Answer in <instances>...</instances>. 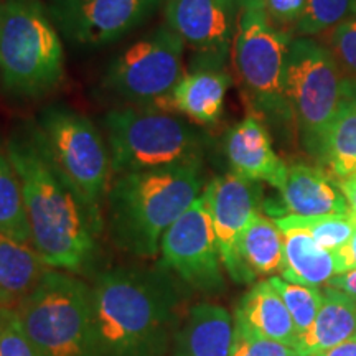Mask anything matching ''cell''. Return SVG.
<instances>
[{"label":"cell","mask_w":356,"mask_h":356,"mask_svg":"<svg viewBox=\"0 0 356 356\" xmlns=\"http://www.w3.org/2000/svg\"><path fill=\"white\" fill-rule=\"evenodd\" d=\"M184 286L160 267H114L91 284L92 355L167 356L180 327Z\"/></svg>","instance_id":"6da1fadb"},{"label":"cell","mask_w":356,"mask_h":356,"mask_svg":"<svg viewBox=\"0 0 356 356\" xmlns=\"http://www.w3.org/2000/svg\"><path fill=\"white\" fill-rule=\"evenodd\" d=\"M6 150L20 178L33 248L53 269L91 273L102 228L53 165L33 126L13 134Z\"/></svg>","instance_id":"7a4b0ae2"},{"label":"cell","mask_w":356,"mask_h":356,"mask_svg":"<svg viewBox=\"0 0 356 356\" xmlns=\"http://www.w3.org/2000/svg\"><path fill=\"white\" fill-rule=\"evenodd\" d=\"M203 162L115 175L106 197L113 243L142 259L160 254L162 236L203 193Z\"/></svg>","instance_id":"3957f363"},{"label":"cell","mask_w":356,"mask_h":356,"mask_svg":"<svg viewBox=\"0 0 356 356\" xmlns=\"http://www.w3.org/2000/svg\"><path fill=\"white\" fill-rule=\"evenodd\" d=\"M63 78V43L47 7L40 0H2V88L17 97H42Z\"/></svg>","instance_id":"277c9868"},{"label":"cell","mask_w":356,"mask_h":356,"mask_svg":"<svg viewBox=\"0 0 356 356\" xmlns=\"http://www.w3.org/2000/svg\"><path fill=\"white\" fill-rule=\"evenodd\" d=\"M13 310L37 356H95L91 286L76 274L50 267Z\"/></svg>","instance_id":"5b68a950"},{"label":"cell","mask_w":356,"mask_h":356,"mask_svg":"<svg viewBox=\"0 0 356 356\" xmlns=\"http://www.w3.org/2000/svg\"><path fill=\"white\" fill-rule=\"evenodd\" d=\"M111 170L115 175L203 162V140L184 119L149 108L104 115Z\"/></svg>","instance_id":"8992f818"},{"label":"cell","mask_w":356,"mask_h":356,"mask_svg":"<svg viewBox=\"0 0 356 356\" xmlns=\"http://www.w3.org/2000/svg\"><path fill=\"white\" fill-rule=\"evenodd\" d=\"M40 144L53 165L104 228L102 204L111 185V157L99 129L86 115L63 106H50L33 124Z\"/></svg>","instance_id":"52a82bcc"},{"label":"cell","mask_w":356,"mask_h":356,"mask_svg":"<svg viewBox=\"0 0 356 356\" xmlns=\"http://www.w3.org/2000/svg\"><path fill=\"white\" fill-rule=\"evenodd\" d=\"M341 79L333 53L310 38L292 40L284 71V95L307 152L317 160L343 102Z\"/></svg>","instance_id":"ba28073f"},{"label":"cell","mask_w":356,"mask_h":356,"mask_svg":"<svg viewBox=\"0 0 356 356\" xmlns=\"http://www.w3.org/2000/svg\"><path fill=\"white\" fill-rule=\"evenodd\" d=\"M291 35L270 24L264 10L243 12L234 37V66L252 109L274 122L292 119L284 71Z\"/></svg>","instance_id":"9c48e42d"},{"label":"cell","mask_w":356,"mask_h":356,"mask_svg":"<svg viewBox=\"0 0 356 356\" xmlns=\"http://www.w3.org/2000/svg\"><path fill=\"white\" fill-rule=\"evenodd\" d=\"M184 53V40L168 26H159L115 58L104 88L124 101L157 104L185 74Z\"/></svg>","instance_id":"30bf717a"},{"label":"cell","mask_w":356,"mask_h":356,"mask_svg":"<svg viewBox=\"0 0 356 356\" xmlns=\"http://www.w3.org/2000/svg\"><path fill=\"white\" fill-rule=\"evenodd\" d=\"M159 266L195 291L218 293L225 289L220 248L203 193L162 236Z\"/></svg>","instance_id":"8fae6325"},{"label":"cell","mask_w":356,"mask_h":356,"mask_svg":"<svg viewBox=\"0 0 356 356\" xmlns=\"http://www.w3.org/2000/svg\"><path fill=\"white\" fill-rule=\"evenodd\" d=\"M160 0H53L51 13L71 42H118L152 15Z\"/></svg>","instance_id":"7c38bea8"},{"label":"cell","mask_w":356,"mask_h":356,"mask_svg":"<svg viewBox=\"0 0 356 356\" xmlns=\"http://www.w3.org/2000/svg\"><path fill=\"white\" fill-rule=\"evenodd\" d=\"M236 0H167V26L197 53V66L225 63L238 32Z\"/></svg>","instance_id":"4fadbf2b"},{"label":"cell","mask_w":356,"mask_h":356,"mask_svg":"<svg viewBox=\"0 0 356 356\" xmlns=\"http://www.w3.org/2000/svg\"><path fill=\"white\" fill-rule=\"evenodd\" d=\"M203 195L210 210L222 267L228 270L231 279L239 282L236 244L252 218L259 213L261 188L257 181L246 180L231 172L213 178L204 186Z\"/></svg>","instance_id":"5bb4252c"},{"label":"cell","mask_w":356,"mask_h":356,"mask_svg":"<svg viewBox=\"0 0 356 356\" xmlns=\"http://www.w3.org/2000/svg\"><path fill=\"white\" fill-rule=\"evenodd\" d=\"M225 154L236 175L282 188L289 167L275 154L269 131L259 118L248 115L229 129L225 139Z\"/></svg>","instance_id":"9a60e30c"},{"label":"cell","mask_w":356,"mask_h":356,"mask_svg":"<svg viewBox=\"0 0 356 356\" xmlns=\"http://www.w3.org/2000/svg\"><path fill=\"white\" fill-rule=\"evenodd\" d=\"M229 86L231 76L225 70L218 66H197L185 73L170 95L155 106L184 114L200 126H213L220 121Z\"/></svg>","instance_id":"2e32d148"},{"label":"cell","mask_w":356,"mask_h":356,"mask_svg":"<svg viewBox=\"0 0 356 356\" xmlns=\"http://www.w3.org/2000/svg\"><path fill=\"white\" fill-rule=\"evenodd\" d=\"M280 191L284 211L297 216L351 213L338 180L323 168L296 163L287 168Z\"/></svg>","instance_id":"e0dca14e"},{"label":"cell","mask_w":356,"mask_h":356,"mask_svg":"<svg viewBox=\"0 0 356 356\" xmlns=\"http://www.w3.org/2000/svg\"><path fill=\"white\" fill-rule=\"evenodd\" d=\"M234 325L221 305L202 302L190 307L173 338L170 356H229Z\"/></svg>","instance_id":"ac0fdd59"},{"label":"cell","mask_w":356,"mask_h":356,"mask_svg":"<svg viewBox=\"0 0 356 356\" xmlns=\"http://www.w3.org/2000/svg\"><path fill=\"white\" fill-rule=\"evenodd\" d=\"M234 332L292 346L299 333L286 304L269 280L257 282L244 293L234 312Z\"/></svg>","instance_id":"d6986e66"},{"label":"cell","mask_w":356,"mask_h":356,"mask_svg":"<svg viewBox=\"0 0 356 356\" xmlns=\"http://www.w3.org/2000/svg\"><path fill=\"white\" fill-rule=\"evenodd\" d=\"M323 304L317 318L297 337L299 356H315L356 335V299L333 287L323 289Z\"/></svg>","instance_id":"ffe728a7"},{"label":"cell","mask_w":356,"mask_h":356,"mask_svg":"<svg viewBox=\"0 0 356 356\" xmlns=\"http://www.w3.org/2000/svg\"><path fill=\"white\" fill-rule=\"evenodd\" d=\"M48 269L33 244L0 231V307L15 309L42 282Z\"/></svg>","instance_id":"44dd1931"},{"label":"cell","mask_w":356,"mask_h":356,"mask_svg":"<svg viewBox=\"0 0 356 356\" xmlns=\"http://www.w3.org/2000/svg\"><path fill=\"white\" fill-rule=\"evenodd\" d=\"M239 284L252 282L257 275H273L284 262L282 231L275 221L262 216L252 218L236 244Z\"/></svg>","instance_id":"7402d4cb"},{"label":"cell","mask_w":356,"mask_h":356,"mask_svg":"<svg viewBox=\"0 0 356 356\" xmlns=\"http://www.w3.org/2000/svg\"><path fill=\"white\" fill-rule=\"evenodd\" d=\"M284 262L280 277L307 287H320L338 274L335 254L320 248L302 228H282Z\"/></svg>","instance_id":"603a6c76"},{"label":"cell","mask_w":356,"mask_h":356,"mask_svg":"<svg viewBox=\"0 0 356 356\" xmlns=\"http://www.w3.org/2000/svg\"><path fill=\"white\" fill-rule=\"evenodd\" d=\"M318 162L338 181L356 173V108L350 102H341Z\"/></svg>","instance_id":"cb8c5ba5"},{"label":"cell","mask_w":356,"mask_h":356,"mask_svg":"<svg viewBox=\"0 0 356 356\" xmlns=\"http://www.w3.org/2000/svg\"><path fill=\"white\" fill-rule=\"evenodd\" d=\"M0 231L32 244L20 178L7 150L0 147Z\"/></svg>","instance_id":"d4e9b609"},{"label":"cell","mask_w":356,"mask_h":356,"mask_svg":"<svg viewBox=\"0 0 356 356\" xmlns=\"http://www.w3.org/2000/svg\"><path fill=\"white\" fill-rule=\"evenodd\" d=\"M279 229L302 228L312 236L320 248L327 251H337L350 241L356 231V215L353 211L345 215L322 216H297L286 215L275 220Z\"/></svg>","instance_id":"484cf974"},{"label":"cell","mask_w":356,"mask_h":356,"mask_svg":"<svg viewBox=\"0 0 356 356\" xmlns=\"http://www.w3.org/2000/svg\"><path fill=\"white\" fill-rule=\"evenodd\" d=\"M267 280L286 304L297 333L299 335L305 333L312 327L314 320L317 318L320 307L323 304V292L318 287L292 284L282 277H270Z\"/></svg>","instance_id":"4316f807"},{"label":"cell","mask_w":356,"mask_h":356,"mask_svg":"<svg viewBox=\"0 0 356 356\" xmlns=\"http://www.w3.org/2000/svg\"><path fill=\"white\" fill-rule=\"evenodd\" d=\"M356 13V0H307L305 10L297 22L300 37H314L343 24Z\"/></svg>","instance_id":"83f0119b"},{"label":"cell","mask_w":356,"mask_h":356,"mask_svg":"<svg viewBox=\"0 0 356 356\" xmlns=\"http://www.w3.org/2000/svg\"><path fill=\"white\" fill-rule=\"evenodd\" d=\"M0 356H37L13 309L0 307Z\"/></svg>","instance_id":"f1b7e54d"},{"label":"cell","mask_w":356,"mask_h":356,"mask_svg":"<svg viewBox=\"0 0 356 356\" xmlns=\"http://www.w3.org/2000/svg\"><path fill=\"white\" fill-rule=\"evenodd\" d=\"M229 356H299V353L292 346L280 343V341L249 337L234 332Z\"/></svg>","instance_id":"f546056e"},{"label":"cell","mask_w":356,"mask_h":356,"mask_svg":"<svg viewBox=\"0 0 356 356\" xmlns=\"http://www.w3.org/2000/svg\"><path fill=\"white\" fill-rule=\"evenodd\" d=\"M332 47L335 58L343 63L350 74H356V13L333 30Z\"/></svg>","instance_id":"4dcf8cb0"},{"label":"cell","mask_w":356,"mask_h":356,"mask_svg":"<svg viewBox=\"0 0 356 356\" xmlns=\"http://www.w3.org/2000/svg\"><path fill=\"white\" fill-rule=\"evenodd\" d=\"M307 0H266V15L270 24L282 29L299 22L305 10Z\"/></svg>","instance_id":"1f68e13d"},{"label":"cell","mask_w":356,"mask_h":356,"mask_svg":"<svg viewBox=\"0 0 356 356\" xmlns=\"http://www.w3.org/2000/svg\"><path fill=\"white\" fill-rule=\"evenodd\" d=\"M337 261L338 274L348 273V270L356 269V231L351 236V239L345 244L343 248L333 251Z\"/></svg>","instance_id":"d6a6232c"},{"label":"cell","mask_w":356,"mask_h":356,"mask_svg":"<svg viewBox=\"0 0 356 356\" xmlns=\"http://www.w3.org/2000/svg\"><path fill=\"white\" fill-rule=\"evenodd\" d=\"M328 287L338 289V291L348 293V296L356 299V269L348 270V273L337 274L327 282Z\"/></svg>","instance_id":"836d02e7"},{"label":"cell","mask_w":356,"mask_h":356,"mask_svg":"<svg viewBox=\"0 0 356 356\" xmlns=\"http://www.w3.org/2000/svg\"><path fill=\"white\" fill-rule=\"evenodd\" d=\"M315 356H356V335Z\"/></svg>","instance_id":"e575fe53"},{"label":"cell","mask_w":356,"mask_h":356,"mask_svg":"<svg viewBox=\"0 0 356 356\" xmlns=\"http://www.w3.org/2000/svg\"><path fill=\"white\" fill-rule=\"evenodd\" d=\"M338 185H340L341 191H343L346 202H348L350 210L356 215V173H353V175L348 178L340 180L338 181Z\"/></svg>","instance_id":"d590c367"},{"label":"cell","mask_w":356,"mask_h":356,"mask_svg":"<svg viewBox=\"0 0 356 356\" xmlns=\"http://www.w3.org/2000/svg\"><path fill=\"white\" fill-rule=\"evenodd\" d=\"M341 97L356 108V74H348L341 79Z\"/></svg>","instance_id":"8d00e7d4"},{"label":"cell","mask_w":356,"mask_h":356,"mask_svg":"<svg viewBox=\"0 0 356 356\" xmlns=\"http://www.w3.org/2000/svg\"><path fill=\"white\" fill-rule=\"evenodd\" d=\"M236 2L243 12L264 10L266 8V0H236Z\"/></svg>","instance_id":"74e56055"},{"label":"cell","mask_w":356,"mask_h":356,"mask_svg":"<svg viewBox=\"0 0 356 356\" xmlns=\"http://www.w3.org/2000/svg\"><path fill=\"white\" fill-rule=\"evenodd\" d=\"M0 19H2V0H0Z\"/></svg>","instance_id":"f35d334b"}]
</instances>
